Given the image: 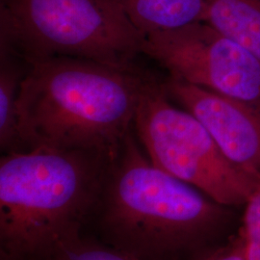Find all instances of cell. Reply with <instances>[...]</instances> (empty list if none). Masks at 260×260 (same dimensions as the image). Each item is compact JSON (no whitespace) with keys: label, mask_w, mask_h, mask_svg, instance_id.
I'll list each match as a JSON object with an SVG mask.
<instances>
[{"label":"cell","mask_w":260,"mask_h":260,"mask_svg":"<svg viewBox=\"0 0 260 260\" xmlns=\"http://www.w3.org/2000/svg\"><path fill=\"white\" fill-rule=\"evenodd\" d=\"M114 154L37 148L0 158V260H46L84 233Z\"/></svg>","instance_id":"3957f363"},{"label":"cell","mask_w":260,"mask_h":260,"mask_svg":"<svg viewBox=\"0 0 260 260\" xmlns=\"http://www.w3.org/2000/svg\"><path fill=\"white\" fill-rule=\"evenodd\" d=\"M144 41L113 0H0V51L28 66L74 58L133 70Z\"/></svg>","instance_id":"277c9868"},{"label":"cell","mask_w":260,"mask_h":260,"mask_svg":"<svg viewBox=\"0 0 260 260\" xmlns=\"http://www.w3.org/2000/svg\"><path fill=\"white\" fill-rule=\"evenodd\" d=\"M142 51L172 78L260 103L259 58L205 21L148 34Z\"/></svg>","instance_id":"8992f818"},{"label":"cell","mask_w":260,"mask_h":260,"mask_svg":"<svg viewBox=\"0 0 260 260\" xmlns=\"http://www.w3.org/2000/svg\"><path fill=\"white\" fill-rule=\"evenodd\" d=\"M243 236L239 228L238 232L213 250L206 252L197 260H243Z\"/></svg>","instance_id":"4fadbf2b"},{"label":"cell","mask_w":260,"mask_h":260,"mask_svg":"<svg viewBox=\"0 0 260 260\" xmlns=\"http://www.w3.org/2000/svg\"><path fill=\"white\" fill-rule=\"evenodd\" d=\"M150 76L138 68L74 58L28 66L18 99L24 151L50 148L115 154L133 128Z\"/></svg>","instance_id":"7a4b0ae2"},{"label":"cell","mask_w":260,"mask_h":260,"mask_svg":"<svg viewBox=\"0 0 260 260\" xmlns=\"http://www.w3.org/2000/svg\"><path fill=\"white\" fill-rule=\"evenodd\" d=\"M133 130L155 166L221 205L243 208L259 185L223 154L195 116L171 103L153 76L141 94Z\"/></svg>","instance_id":"5b68a950"},{"label":"cell","mask_w":260,"mask_h":260,"mask_svg":"<svg viewBox=\"0 0 260 260\" xmlns=\"http://www.w3.org/2000/svg\"><path fill=\"white\" fill-rule=\"evenodd\" d=\"M162 85L211 134L233 164L260 180V103H249L168 77Z\"/></svg>","instance_id":"52a82bcc"},{"label":"cell","mask_w":260,"mask_h":260,"mask_svg":"<svg viewBox=\"0 0 260 260\" xmlns=\"http://www.w3.org/2000/svg\"><path fill=\"white\" fill-rule=\"evenodd\" d=\"M207 20L260 59V0H204Z\"/></svg>","instance_id":"9c48e42d"},{"label":"cell","mask_w":260,"mask_h":260,"mask_svg":"<svg viewBox=\"0 0 260 260\" xmlns=\"http://www.w3.org/2000/svg\"><path fill=\"white\" fill-rule=\"evenodd\" d=\"M237 210L155 166L132 128L110 159L86 232L140 260H197L238 232Z\"/></svg>","instance_id":"6da1fadb"},{"label":"cell","mask_w":260,"mask_h":260,"mask_svg":"<svg viewBox=\"0 0 260 260\" xmlns=\"http://www.w3.org/2000/svg\"><path fill=\"white\" fill-rule=\"evenodd\" d=\"M28 65L15 56L0 51V149L2 154L24 151L18 121L20 84Z\"/></svg>","instance_id":"30bf717a"},{"label":"cell","mask_w":260,"mask_h":260,"mask_svg":"<svg viewBox=\"0 0 260 260\" xmlns=\"http://www.w3.org/2000/svg\"><path fill=\"white\" fill-rule=\"evenodd\" d=\"M146 36L207 20L204 0H113Z\"/></svg>","instance_id":"ba28073f"},{"label":"cell","mask_w":260,"mask_h":260,"mask_svg":"<svg viewBox=\"0 0 260 260\" xmlns=\"http://www.w3.org/2000/svg\"><path fill=\"white\" fill-rule=\"evenodd\" d=\"M46 260H140L88 232L61 243Z\"/></svg>","instance_id":"8fae6325"},{"label":"cell","mask_w":260,"mask_h":260,"mask_svg":"<svg viewBox=\"0 0 260 260\" xmlns=\"http://www.w3.org/2000/svg\"><path fill=\"white\" fill-rule=\"evenodd\" d=\"M243 260H260V183L243 207Z\"/></svg>","instance_id":"7c38bea8"}]
</instances>
